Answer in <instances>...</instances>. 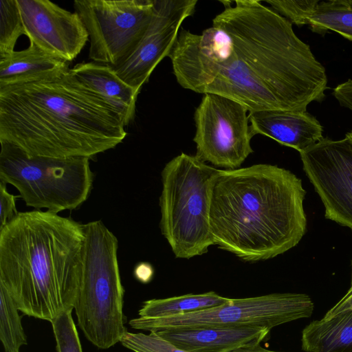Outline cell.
Listing matches in <instances>:
<instances>
[{
  "label": "cell",
  "mask_w": 352,
  "mask_h": 352,
  "mask_svg": "<svg viewBox=\"0 0 352 352\" xmlns=\"http://www.w3.org/2000/svg\"><path fill=\"white\" fill-rule=\"evenodd\" d=\"M303 170L319 195L326 219L352 231V142L324 138L300 153Z\"/></svg>",
  "instance_id": "8fae6325"
},
{
  "label": "cell",
  "mask_w": 352,
  "mask_h": 352,
  "mask_svg": "<svg viewBox=\"0 0 352 352\" xmlns=\"http://www.w3.org/2000/svg\"><path fill=\"white\" fill-rule=\"evenodd\" d=\"M230 298L214 292L189 294L144 301L138 311L139 317L158 318L201 311L226 304Z\"/></svg>",
  "instance_id": "ffe728a7"
},
{
  "label": "cell",
  "mask_w": 352,
  "mask_h": 352,
  "mask_svg": "<svg viewBox=\"0 0 352 352\" xmlns=\"http://www.w3.org/2000/svg\"><path fill=\"white\" fill-rule=\"evenodd\" d=\"M248 109L224 96L206 93L195 112L193 141L204 162L234 170L253 153Z\"/></svg>",
  "instance_id": "30bf717a"
},
{
  "label": "cell",
  "mask_w": 352,
  "mask_h": 352,
  "mask_svg": "<svg viewBox=\"0 0 352 352\" xmlns=\"http://www.w3.org/2000/svg\"><path fill=\"white\" fill-rule=\"evenodd\" d=\"M305 195L301 179L276 165L219 169L209 215L214 245L250 263L287 252L307 231Z\"/></svg>",
  "instance_id": "3957f363"
},
{
  "label": "cell",
  "mask_w": 352,
  "mask_h": 352,
  "mask_svg": "<svg viewBox=\"0 0 352 352\" xmlns=\"http://www.w3.org/2000/svg\"><path fill=\"white\" fill-rule=\"evenodd\" d=\"M248 116L253 136L265 135L299 153L324 138L322 126L307 111L262 110Z\"/></svg>",
  "instance_id": "2e32d148"
},
{
  "label": "cell",
  "mask_w": 352,
  "mask_h": 352,
  "mask_svg": "<svg viewBox=\"0 0 352 352\" xmlns=\"http://www.w3.org/2000/svg\"><path fill=\"white\" fill-rule=\"evenodd\" d=\"M308 25L315 33L331 30L352 41V6L345 0L320 1Z\"/></svg>",
  "instance_id": "44dd1931"
},
{
  "label": "cell",
  "mask_w": 352,
  "mask_h": 352,
  "mask_svg": "<svg viewBox=\"0 0 352 352\" xmlns=\"http://www.w3.org/2000/svg\"><path fill=\"white\" fill-rule=\"evenodd\" d=\"M84 241L82 224L47 210L19 212L0 230V285L20 311L51 322L74 309Z\"/></svg>",
  "instance_id": "277c9868"
},
{
  "label": "cell",
  "mask_w": 352,
  "mask_h": 352,
  "mask_svg": "<svg viewBox=\"0 0 352 352\" xmlns=\"http://www.w3.org/2000/svg\"><path fill=\"white\" fill-rule=\"evenodd\" d=\"M0 181L19 192L28 206L58 214L78 208L93 184L89 158L31 157L19 147L0 142Z\"/></svg>",
  "instance_id": "52a82bcc"
},
{
  "label": "cell",
  "mask_w": 352,
  "mask_h": 352,
  "mask_svg": "<svg viewBox=\"0 0 352 352\" xmlns=\"http://www.w3.org/2000/svg\"><path fill=\"white\" fill-rule=\"evenodd\" d=\"M314 304L299 293H274L230 298L220 306L182 315L158 318L138 317L129 321L135 329L155 332L163 329L206 326H256L268 328L309 318Z\"/></svg>",
  "instance_id": "ba28073f"
},
{
  "label": "cell",
  "mask_w": 352,
  "mask_h": 352,
  "mask_svg": "<svg viewBox=\"0 0 352 352\" xmlns=\"http://www.w3.org/2000/svg\"><path fill=\"white\" fill-rule=\"evenodd\" d=\"M212 26L230 36L232 54L206 93L228 97L250 112L307 111L325 98V68L292 24L258 0L221 1Z\"/></svg>",
  "instance_id": "6da1fadb"
},
{
  "label": "cell",
  "mask_w": 352,
  "mask_h": 352,
  "mask_svg": "<svg viewBox=\"0 0 352 352\" xmlns=\"http://www.w3.org/2000/svg\"><path fill=\"white\" fill-rule=\"evenodd\" d=\"M68 65L30 43L28 48L0 59V87L46 76L68 69Z\"/></svg>",
  "instance_id": "ac0fdd59"
},
{
  "label": "cell",
  "mask_w": 352,
  "mask_h": 352,
  "mask_svg": "<svg viewBox=\"0 0 352 352\" xmlns=\"http://www.w3.org/2000/svg\"><path fill=\"white\" fill-rule=\"evenodd\" d=\"M16 198L7 190L6 184L0 181V230L19 213L16 208Z\"/></svg>",
  "instance_id": "4316f807"
},
{
  "label": "cell",
  "mask_w": 352,
  "mask_h": 352,
  "mask_svg": "<svg viewBox=\"0 0 352 352\" xmlns=\"http://www.w3.org/2000/svg\"><path fill=\"white\" fill-rule=\"evenodd\" d=\"M19 311L10 294L0 285V340L6 352H19L28 344Z\"/></svg>",
  "instance_id": "7402d4cb"
},
{
  "label": "cell",
  "mask_w": 352,
  "mask_h": 352,
  "mask_svg": "<svg viewBox=\"0 0 352 352\" xmlns=\"http://www.w3.org/2000/svg\"><path fill=\"white\" fill-rule=\"evenodd\" d=\"M278 14L298 26L307 25L316 11L319 1H274L266 0Z\"/></svg>",
  "instance_id": "484cf974"
},
{
  "label": "cell",
  "mask_w": 352,
  "mask_h": 352,
  "mask_svg": "<svg viewBox=\"0 0 352 352\" xmlns=\"http://www.w3.org/2000/svg\"><path fill=\"white\" fill-rule=\"evenodd\" d=\"M256 352H279V351H270V350L265 349L260 346V345H258L257 346Z\"/></svg>",
  "instance_id": "f546056e"
},
{
  "label": "cell",
  "mask_w": 352,
  "mask_h": 352,
  "mask_svg": "<svg viewBox=\"0 0 352 352\" xmlns=\"http://www.w3.org/2000/svg\"><path fill=\"white\" fill-rule=\"evenodd\" d=\"M25 35L16 0H0V59L11 54L18 38Z\"/></svg>",
  "instance_id": "603a6c76"
},
{
  "label": "cell",
  "mask_w": 352,
  "mask_h": 352,
  "mask_svg": "<svg viewBox=\"0 0 352 352\" xmlns=\"http://www.w3.org/2000/svg\"><path fill=\"white\" fill-rule=\"evenodd\" d=\"M346 3L352 6V0H345Z\"/></svg>",
  "instance_id": "d6a6232c"
},
{
  "label": "cell",
  "mask_w": 352,
  "mask_h": 352,
  "mask_svg": "<svg viewBox=\"0 0 352 352\" xmlns=\"http://www.w3.org/2000/svg\"><path fill=\"white\" fill-rule=\"evenodd\" d=\"M351 285H352V259L351 261Z\"/></svg>",
  "instance_id": "1f68e13d"
},
{
  "label": "cell",
  "mask_w": 352,
  "mask_h": 352,
  "mask_svg": "<svg viewBox=\"0 0 352 352\" xmlns=\"http://www.w3.org/2000/svg\"><path fill=\"white\" fill-rule=\"evenodd\" d=\"M120 342L124 347L134 352H188L153 332L144 334L126 331Z\"/></svg>",
  "instance_id": "d4e9b609"
},
{
  "label": "cell",
  "mask_w": 352,
  "mask_h": 352,
  "mask_svg": "<svg viewBox=\"0 0 352 352\" xmlns=\"http://www.w3.org/2000/svg\"><path fill=\"white\" fill-rule=\"evenodd\" d=\"M306 352H352V309L316 320L302 331Z\"/></svg>",
  "instance_id": "d6986e66"
},
{
  "label": "cell",
  "mask_w": 352,
  "mask_h": 352,
  "mask_svg": "<svg viewBox=\"0 0 352 352\" xmlns=\"http://www.w3.org/2000/svg\"><path fill=\"white\" fill-rule=\"evenodd\" d=\"M72 312V310L65 311L50 322L57 352H82Z\"/></svg>",
  "instance_id": "cb8c5ba5"
},
{
  "label": "cell",
  "mask_w": 352,
  "mask_h": 352,
  "mask_svg": "<svg viewBox=\"0 0 352 352\" xmlns=\"http://www.w3.org/2000/svg\"><path fill=\"white\" fill-rule=\"evenodd\" d=\"M197 0H153L149 25L131 53L112 67L126 83L140 91L158 63L168 56L182 22L192 16Z\"/></svg>",
  "instance_id": "7c38bea8"
},
{
  "label": "cell",
  "mask_w": 352,
  "mask_h": 352,
  "mask_svg": "<svg viewBox=\"0 0 352 352\" xmlns=\"http://www.w3.org/2000/svg\"><path fill=\"white\" fill-rule=\"evenodd\" d=\"M82 269L74 309L85 336L98 348L107 349L120 342L127 331L118 241L101 221L82 224Z\"/></svg>",
  "instance_id": "5b68a950"
},
{
  "label": "cell",
  "mask_w": 352,
  "mask_h": 352,
  "mask_svg": "<svg viewBox=\"0 0 352 352\" xmlns=\"http://www.w3.org/2000/svg\"><path fill=\"white\" fill-rule=\"evenodd\" d=\"M218 170L196 155L182 153L162 171L160 226L175 258L201 256L214 245L209 215L211 187Z\"/></svg>",
  "instance_id": "8992f818"
},
{
  "label": "cell",
  "mask_w": 352,
  "mask_h": 352,
  "mask_svg": "<svg viewBox=\"0 0 352 352\" xmlns=\"http://www.w3.org/2000/svg\"><path fill=\"white\" fill-rule=\"evenodd\" d=\"M16 1L30 43L68 63L80 53L89 34L76 12L49 0Z\"/></svg>",
  "instance_id": "5bb4252c"
},
{
  "label": "cell",
  "mask_w": 352,
  "mask_h": 352,
  "mask_svg": "<svg viewBox=\"0 0 352 352\" xmlns=\"http://www.w3.org/2000/svg\"><path fill=\"white\" fill-rule=\"evenodd\" d=\"M70 72L81 85L117 112L125 126L133 120L140 92L121 79L111 66L81 63Z\"/></svg>",
  "instance_id": "e0dca14e"
},
{
  "label": "cell",
  "mask_w": 352,
  "mask_h": 352,
  "mask_svg": "<svg viewBox=\"0 0 352 352\" xmlns=\"http://www.w3.org/2000/svg\"><path fill=\"white\" fill-rule=\"evenodd\" d=\"M124 126L69 68L0 87V142L31 157L90 158L121 143Z\"/></svg>",
  "instance_id": "7a4b0ae2"
},
{
  "label": "cell",
  "mask_w": 352,
  "mask_h": 352,
  "mask_svg": "<svg viewBox=\"0 0 352 352\" xmlns=\"http://www.w3.org/2000/svg\"><path fill=\"white\" fill-rule=\"evenodd\" d=\"M232 54L229 35L212 25L201 34L182 29L168 57L177 82L186 89L204 94Z\"/></svg>",
  "instance_id": "4fadbf2b"
},
{
  "label": "cell",
  "mask_w": 352,
  "mask_h": 352,
  "mask_svg": "<svg viewBox=\"0 0 352 352\" xmlns=\"http://www.w3.org/2000/svg\"><path fill=\"white\" fill-rule=\"evenodd\" d=\"M333 95L340 104L352 111V80L338 85L333 89Z\"/></svg>",
  "instance_id": "83f0119b"
},
{
  "label": "cell",
  "mask_w": 352,
  "mask_h": 352,
  "mask_svg": "<svg viewBox=\"0 0 352 352\" xmlns=\"http://www.w3.org/2000/svg\"><path fill=\"white\" fill-rule=\"evenodd\" d=\"M89 34V58L114 67L135 49L153 13V0H75Z\"/></svg>",
  "instance_id": "9c48e42d"
},
{
  "label": "cell",
  "mask_w": 352,
  "mask_h": 352,
  "mask_svg": "<svg viewBox=\"0 0 352 352\" xmlns=\"http://www.w3.org/2000/svg\"><path fill=\"white\" fill-rule=\"evenodd\" d=\"M134 274L138 280L145 283L150 281L152 278L153 270L151 265L142 263L136 266Z\"/></svg>",
  "instance_id": "f1b7e54d"
},
{
  "label": "cell",
  "mask_w": 352,
  "mask_h": 352,
  "mask_svg": "<svg viewBox=\"0 0 352 352\" xmlns=\"http://www.w3.org/2000/svg\"><path fill=\"white\" fill-rule=\"evenodd\" d=\"M345 136L352 142V131L346 133Z\"/></svg>",
  "instance_id": "4dcf8cb0"
},
{
  "label": "cell",
  "mask_w": 352,
  "mask_h": 352,
  "mask_svg": "<svg viewBox=\"0 0 352 352\" xmlns=\"http://www.w3.org/2000/svg\"><path fill=\"white\" fill-rule=\"evenodd\" d=\"M270 331L256 326H206L153 333L188 352H231L260 345Z\"/></svg>",
  "instance_id": "9a60e30c"
}]
</instances>
